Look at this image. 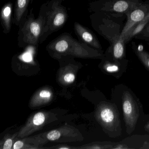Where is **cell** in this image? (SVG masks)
I'll return each mask as SVG.
<instances>
[{
	"label": "cell",
	"mask_w": 149,
	"mask_h": 149,
	"mask_svg": "<svg viewBox=\"0 0 149 149\" xmlns=\"http://www.w3.org/2000/svg\"><path fill=\"white\" fill-rule=\"evenodd\" d=\"M46 49L52 57L59 59L63 56L100 59L104 57L102 50L90 47L77 40L71 34L64 33L50 42Z\"/></svg>",
	"instance_id": "cell-1"
},
{
	"label": "cell",
	"mask_w": 149,
	"mask_h": 149,
	"mask_svg": "<svg viewBox=\"0 0 149 149\" xmlns=\"http://www.w3.org/2000/svg\"><path fill=\"white\" fill-rule=\"evenodd\" d=\"M63 1V0H50L41 6L39 13L44 17L45 25L40 44L50 35L61 29L67 22L68 10L67 8L62 4Z\"/></svg>",
	"instance_id": "cell-2"
},
{
	"label": "cell",
	"mask_w": 149,
	"mask_h": 149,
	"mask_svg": "<svg viewBox=\"0 0 149 149\" xmlns=\"http://www.w3.org/2000/svg\"><path fill=\"white\" fill-rule=\"evenodd\" d=\"M44 25L45 21L42 15L39 13L38 17L36 18L33 9H31L19 26L18 42L19 47H38L40 44Z\"/></svg>",
	"instance_id": "cell-3"
},
{
	"label": "cell",
	"mask_w": 149,
	"mask_h": 149,
	"mask_svg": "<svg viewBox=\"0 0 149 149\" xmlns=\"http://www.w3.org/2000/svg\"><path fill=\"white\" fill-rule=\"evenodd\" d=\"M84 139V137L78 129L68 124L55 130L22 139L27 143L40 147L41 149L45 148L41 146L49 142L68 143L81 141Z\"/></svg>",
	"instance_id": "cell-4"
},
{
	"label": "cell",
	"mask_w": 149,
	"mask_h": 149,
	"mask_svg": "<svg viewBox=\"0 0 149 149\" xmlns=\"http://www.w3.org/2000/svg\"><path fill=\"white\" fill-rule=\"evenodd\" d=\"M95 116L104 131L111 138L122 135V128L120 113L115 103L104 101L97 106Z\"/></svg>",
	"instance_id": "cell-5"
},
{
	"label": "cell",
	"mask_w": 149,
	"mask_h": 149,
	"mask_svg": "<svg viewBox=\"0 0 149 149\" xmlns=\"http://www.w3.org/2000/svg\"><path fill=\"white\" fill-rule=\"evenodd\" d=\"M120 86L123 118L126 132L130 135L135 131L142 114V104L131 90L125 85Z\"/></svg>",
	"instance_id": "cell-6"
},
{
	"label": "cell",
	"mask_w": 149,
	"mask_h": 149,
	"mask_svg": "<svg viewBox=\"0 0 149 149\" xmlns=\"http://www.w3.org/2000/svg\"><path fill=\"white\" fill-rule=\"evenodd\" d=\"M54 114L48 111H41L31 115L24 126L19 131L17 137L23 138L40 130L54 119L56 120Z\"/></svg>",
	"instance_id": "cell-7"
},
{
	"label": "cell",
	"mask_w": 149,
	"mask_h": 149,
	"mask_svg": "<svg viewBox=\"0 0 149 149\" xmlns=\"http://www.w3.org/2000/svg\"><path fill=\"white\" fill-rule=\"evenodd\" d=\"M128 60L115 61L104 55L99 64V68L103 73L119 79L126 72L128 68Z\"/></svg>",
	"instance_id": "cell-8"
},
{
	"label": "cell",
	"mask_w": 149,
	"mask_h": 149,
	"mask_svg": "<svg viewBox=\"0 0 149 149\" xmlns=\"http://www.w3.org/2000/svg\"><path fill=\"white\" fill-rule=\"evenodd\" d=\"M149 12V5L142 4L141 6L128 14L127 15L128 16L127 22L120 34V39L123 40L124 38L128 32L136 24L143 19Z\"/></svg>",
	"instance_id": "cell-9"
},
{
	"label": "cell",
	"mask_w": 149,
	"mask_h": 149,
	"mask_svg": "<svg viewBox=\"0 0 149 149\" xmlns=\"http://www.w3.org/2000/svg\"><path fill=\"white\" fill-rule=\"evenodd\" d=\"M74 29L79 41L93 48L102 50L100 42L95 35L89 29L77 22L74 23Z\"/></svg>",
	"instance_id": "cell-10"
},
{
	"label": "cell",
	"mask_w": 149,
	"mask_h": 149,
	"mask_svg": "<svg viewBox=\"0 0 149 149\" xmlns=\"http://www.w3.org/2000/svg\"><path fill=\"white\" fill-rule=\"evenodd\" d=\"M141 5L138 0H116L111 3L108 7L103 8L102 10L127 15Z\"/></svg>",
	"instance_id": "cell-11"
},
{
	"label": "cell",
	"mask_w": 149,
	"mask_h": 149,
	"mask_svg": "<svg viewBox=\"0 0 149 149\" xmlns=\"http://www.w3.org/2000/svg\"><path fill=\"white\" fill-rule=\"evenodd\" d=\"M54 98L53 91L49 87L37 90L30 100L29 106L32 109L38 108L49 103Z\"/></svg>",
	"instance_id": "cell-12"
},
{
	"label": "cell",
	"mask_w": 149,
	"mask_h": 149,
	"mask_svg": "<svg viewBox=\"0 0 149 149\" xmlns=\"http://www.w3.org/2000/svg\"><path fill=\"white\" fill-rule=\"evenodd\" d=\"M33 0H16L14 10L13 22L19 26L22 21L28 14V8Z\"/></svg>",
	"instance_id": "cell-13"
},
{
	"label": "cell",
	"mask_w": 149,
	"mask_h": 149,
	"mask_svg": "<svg viewBox=\"0 0 149 149\" xmlns=\"http://www.w3.org/2000/svg\"><path fill=\"white\" fill-rule=\"evenodd\" d=\"M13 4L12 2L6 3L1 8V21L5 34L10 33L13 22Z\"/></svg>",
	"instance_id": "cell-14"
},
{
	"label": "cell",
	"mask_w": 149,
	"mask_h": 149,
	"mask_svg": "<svg viewBox=\"0 0 149 149\" xmlns=\"http://www.w3.org/2000/svg\"><path fill=\"white\" fill-rule=\"evenodd\" d=\"M149 23V12L146 15L143 19L136 24L132 29L128 32L124 38L123 40L125 43H128L133 37H136L140 33L146 26Z\"/></svg>",
	"instance_id": "cell-15"
},
{
	"label": "cell",
	"mask_w": 149,
	"mask_h": 149,
	"mask_svg": "<svg viewBox=\"0 0 149 149\" xmlns=\"http://www.w3.org/2000/svg\"><path fill=\"white\" fill-rule=\"evenodd\" d=\"M70 67V66H65L61 70L59 76V81L64 85L73 83L75 80V74L74 70Z\"/></svg>",
	"instance_id": "cell-16"
},
{
	"label": "cell",
	"mask_w": 149,
	"mask_h": 149,
	"mask_svg": "<svg viewBox=\"0 0 149 149\" xmlns=\"http://www.w3.org/2000/svg\"><path fill=\"white\" fill-rule=\"evenodd\" d=\"M132 49L140 62L149 71V53L143 50L142 47L132 44Z\"/></svg>",
	"instance_id": "cell-17"
},
{
	"label": "cell",
	"mask_w": 149,
	"mask_h": 149,
	"mask_svg": "<svg viewBox=\"0 0 149 149\" xmlns=\"http://www.w3.org/2000/svg\"><path fill=\"white\" fill-rule=\"evenodd\" d=\"M116 143H112L111 142H93L84 145L80 147H77V148L88 149H112Z\"/></svg>",
	"instance_id": "cell-18"
},
{
	"label": "cell",
	"mask_w": 149,
	"mask_h": 149,
	"mask_svg": "<svg viewBox=\"0 0 149 149\" xmlns=\"http://www.w3.org/2000/svg\"><path fill=\"white\" fill-rule=\"evenodd\" d=\"M19 132L13 135L7 134L0 142V149H11L14 144V140L18 136Z\"/></svg>",
	"instance_id": "cell-19"
},
{
	"label": "cell",
	"mask_w": 149,
	"mask_h": 149,
	"mask_svg": "<svg viewBox=\"0 0 149 149\" xmlns=\"http://www.w3.org/2000/svg\"><path fill=\"white\" fill-rule=\"evenodd\" d=\"M13 149H41L40 147L27 143L23 139L15 141L13 146Z\"/></svg>",
	"instance_id": "cell-20"
},
{
	"label": "cell",
	"mask_w": 149,
	"mask_h": 149,
	"mask_svg": "<svg viewBox=\"0 0 149 149\" xmlns=\"http://www.w3.org/2000/svg\"><path fill=\"white\" fill-rule=\"evenodd\" d=\"M135 37L140 40H149V23L146 26L143 31Z\"/></svg>",
	"instance_id": "cell-21"
},
{
	"label": "cell",
	"mask_w": 149,
	"mask_h": 149,
	"mask_svg": "<svg viewBox=\"0 0 149 149\" xmlns=\"http://www.w3.org/2000/svg\"><path fill=\"white\" fill-rule=\"evenodd\" d=\"M32 54L29 52L24 53L21 56L22 60L26 62H31L33 61V56Z\"/></svg>",
	"instance_id": "cell-22"
},
{
	"label": "cell",
	"mask_w": 149,
	"mask_h": 149,
	"mask_svg": "<svg viewBox=\"0 0 149 149\" xmlns=\"http://www.w3.org/2000/svg\"><path fill=\"white\" fill-rule=\"evenodd\" d=\"M49 149H77V147H71L68 145H59L56 146H52V147H48Z\"/></svg>",
	"instance_id": "cell-23"
},
{
	"label": "cell",
	"mask_w": 149,
	"mask_h": 149,
	"mask_svg": "<svg viewBox=\"0 0 149 149\" xmlns=\"http://www.w3.org/2000/svg\"><path fill=\"white\" fill-rule=\"evenodd\" d=\"M131 149L130 147H129L127 145L124 143H116L113 146L112 149Z\"/></svg>",
	"instance_id": "cell-24"
},
{
	"label": "cell",
	"mask_w": 149,
	"mask_h": 149,
	"mask_svg": "<svg viewBox=\"0 0 149 149\" xmlns=\"http://www.w3.org/2000/svg\"><path fill=\"white\" fill-rule=\"evenodd\" d=\"M145 131L146 132H149V121H148L147 123L145 125L144 127Z\"/></svg>",
	"instance_id": "cell-25"
}]
</instances>
